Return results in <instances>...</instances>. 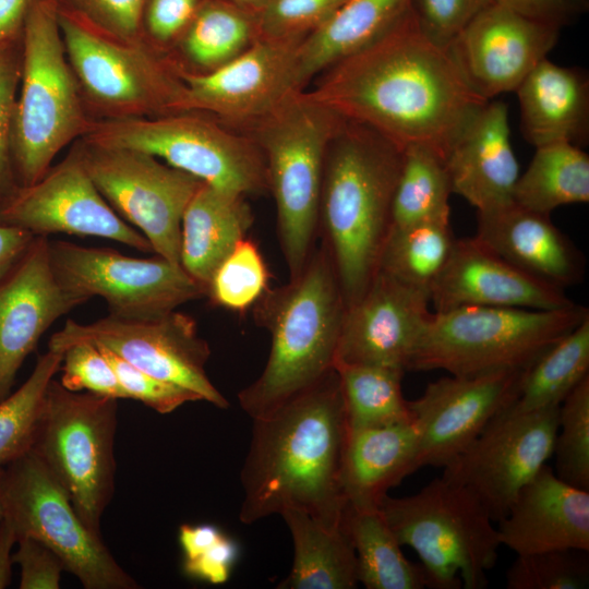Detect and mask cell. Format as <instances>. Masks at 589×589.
Wrapping results in <instances>:
<instances>
[{
    "label": "cell",
    "mask_w": 589,
    "mask_h": 589,
    "mask_svg": "<svg viewBox=\"0 0 589 589\" xmlns=\"http://www.w3.org/2000/svg\"><path fill=\"white\" fill-rule=\"evenodd\" d=\"M344 528L357 557L358 581L368 589H423L421 564L410 562L378 507L347 505Z\"/></svg>",
    "instance_id": "cell-32"
},
{
    "label": "cell",
    "mask_w": 589,
    "mask_h": 589,
    "mask_svg": "<svg viewBox=\"0 0 589 589\" xmlns=\"http://www.w3.org/2000/svg\"><path fill=\"white\" fill-rule=\"evenodd\" d=\"M13 563L21 568V589H58L61 574L65 570L61 558L44 543L32 539L17 540Z\"/></svg>",
    "instance_id": "cell-50"
},
{
    "label": "cell",
    "mask_w": 589,
    "mask_h": 589,
    "mask_svg": "<svg viewBox=\"0 0 589 589\" xmlns=\"http://www.w3.org/2000/svg\"><path fill=\"white\" fill-rule=\"evenodd\" d=\"M63 352L48 349L24 384L0 401V468L32 449L46 392L59 372Z\"/></svg>",
    "instance_id": "cell-39"
},
{
    "label": "cell",
    "mask_w": 589,
    "mask_h": 589,
    "mask_svg": "<svg viewBox=\"0 0 589 589\" xmlns=\"http://www.w3.org/2000/svg\"><path fill=\"white\" fill-rule=\"evenodd\" d=\"M13 39L0 43V206L17 189L13 184L11 156L15 92L21 69L12 48Z\"/></svg>",
    "instance_id": "cell-48"
},
{
    "label": "cell",
    "mask_w": 589,
    "mask_h": 589,
    "mask_svg": "<svg viewBox=\"0 0 589 589\" xmlns=\"http://www.w3.org/2000/svg\"><path fill=\"white\" fill-rule=\"evenodd\" d=\"M58 13L119 40L146 41L142 32L145 0H50Z\"/></svg>",
    "instance_id": "cell-44"
},
{
    "label": "cell",
    "mask_w": 589,
    "mask_h": 589,
    "mask_svg": "<svg viewBox=\"0 0 589 589\" xmlns=\"http://www.w3.org/2000/svg\"><path fill=\"white\" fill-rule=\"evenodd\" d=\"M17 543L14 529L0 517V589L9 586L11 580L12 548Z\"/></svg>",
    "instance_id": "cell-56"
},
{
    "label": "cell",
    "mask_w": 589,
    "mask_h": 589,
    "mask_svg": "<svg viewBox=\"0 0 589 589\" xmlns=\"http://www.w3.org/2000/svg\"><path fill=\"white\" fill-rule=\"evenodd\" d=\"M348 432L335 368L271 413L253 419L240 477V520L250 525L293 507L326 527H341Z\"/></svg>",
    "instance_id": "cell-2"
},
{
    "label": "cell",
    "mask_w": 589,
    "mask_h": 589,
    "mask_svg": "<svg viewBox=\"0 0 589 589\" xmlns=\"http://www.w3.org/2000/svg\"><path fill=\"white\" fill-rule=\"evenodd\" d=\"M293 542V563L283 589H352L359 584L356 552L341 527L329 528L304 510L286 508L279 514Z\"/></svg>",
    "instance_id": "cell-31"
},
{
    "label": "cell",
    "mask_w": 589,
    "mask_h": 589,
    "mask_svg": "<svg viewBox=\"0 0 589 589\" xmlns=\"http://www.w3.org/2000/svg\"><path fill=\"white\" fill-rule=\"evenodd\" d=\"M301 44L256 39L241 55L207 73L178 68L183 83L181 112L206 113L236 131L261 119L290 94L297 84Z\"/></svg>",
    "instance_id": "cell-18"
},
{
    "label": "cell",
    "mask_w": 589,
    "mask_h": 589,
    "mask_svg": "<svg viewBox=\"0 0 589 589\" xmlns=\"http://www.w3.org/2000/svg\"><path fill=\"white\" fill-rule=\"evenodd\" d=\"M223 532L214 525L183 524L179 528V541L184 558H191L212 546L221 537Z\"/></svg>",
    "instance_id": "cell-54"
},
{
    "label": "cell",
    "mask_w": 589,
    "mask_h": 589,
    "mask_svg": "<svg viewBox=\"0 0 589 589\" xmlns=\"http://www.w3.org/2000/svg\"><path fill=\"white\" fill-rule=\"evenodd\" d=\"M306 89L341 118L400 148L422 145L445 159L489 101L470 88L447 49L421 32L410 9L374 40L322 71Z\"/></svg>",
    "instance_id": "cell-1"
},
{
    "label": "cell",
    "mask_w": 589,
    "mask_h": 589,
    "mask_svg": "<svg viewBox=\"0 0 589 589\" xmlns=\"http://www.w3.org/2000/svg\"><path fill=\"white\" fill-rule=\"evenodd\" d=\"M252 224L245 196L203 183L182 216V268L207 290L217 267L245 238Z\"/></svg>",
    "instance_id": "cell-29"
},
{
    "label": "cell",
    "mask_w": 589,
    "mask_h": 589,
    "mask_svg": "<svg viewBox=\"0 0 589 589\" xmlns=\"http://www.w3.org/2000/svg\"><path fill=\"white\" fill-rule=\"evenodd\" d=\"M520 129L534 147L566 142L582 147L589 141V79L579 68L540 61L515 91Z\"/></svg>",
    "instance_id": "cell-27"
},
{
    "label": "cell",
    "mask_w": 589,
    "mask_h": 589,
    "mask_svg": "<svg viewBox=\"0 0 589 589\" xmlns=\"http://www.w3.org/2000/svg\"><path fill=\"white\" fill-rule=\"evenodd\" d=\"M118 399L72 392L51 380L33 450L95 534L115 491Z\"/></svg>",
    "instance_id": "cell-10"
},
{
    "label": "cell",
    "mask_w": 589,
    "mask_h": 589,
    "mask_svg": "<svg viewBox=\"0 0 589 589\" xmlns=\"http://www.w3.org/2000/svg\"><path fill=\"white\" fill-rule=\"evenodd\" d=\"M34 238L24 229L0 225V281L22 259Z\"/></svg>",
    "instance_id": "cell-53"
},
{
    "label": "cell",
    "mask_w": 589,
    "mask_h": 589,
    "mask_svg": "<svg viewBox=\"0 0 589 589\" xmlns=\"http://www.w3.org/2000/svg\"><path fill=\"white\" fill-rule=\"evenodd\" d=\"M2 468H0V472H1ZM0 517H1V510H0Z\"/></svg>",
    "instance_id": "cell-58"
},
{
    "label": "cell",
    "mask_w": 589,
    "mask_h": 589,
    "mask_svg": "<svg viewBox=\"0 0 589 589\" xmlns=\"http://www.w3.org/2000/svg\"><path fill=\"white\" fill-rule=\"evenodd\" d=\"M76 342L103 347L135 368L197 394L219 409L228 400L207 376L211 349L193 317L177 310L151 317L108 314L88 324L68 320L53 333L48 349L63 352Z\"/></svg>",
    "instance_id": "cell-14"
},
{
    "label": "cell",
    "mask_w": 589,
    "mask_h": 589,
    "mask_svg": "<svg viewBox=\"0 0 589 589\" xmlns=\"http://www.w3.org/2000/svg\"><path fill=\"white\" fill-rule=\"evenodd\" d=\"M455 242L449 218L393 226L378 271L430 292L448 262Z\"/></svg>",
    "instance_id": "cell-36"
},
{
    "label": "cell",
    "mask_w": 589,
    "mask_h": 589,
    "mask_svg": "<svg viewBox=\"0 0 589 589\" xmlns=\"http://www.w3.org/2000/svg\"><path fill=\"white\" fill-rule=\"evenodd\" d=\"M86 301L60 284L52 269L49 240L36 236L0 281V401L10 394L20 366L43 334Z\"/></svg>",
    "instance_id": "cell-22"
},
{
    "label": "cell",
    "mask_w": 589,
    "mask_h": 589,
    "mask_svg": "<svg viewBox=\"0 0 589 589\" xmlns=\"http://www.w3.org/2000/svg\"><path fill=\"white\" fill-rule=\"evenodd\" d=\"M256 39V17L221 0H205L173 47L182 57L171 60L184 71L207 73L241 55Z\"/></svg>",
    "instance_id": "cell-33"
},
{
    "label": "cell",
    "mask_w": 589,
    "mask_h": 589,
    "mask_svg": "<svg viewBox=\"0 0 589 589\" xmlns=\"http://www.w3.org/2000/svg\"><path fill=\"white\" fill-rule=\"evenodd\" d=\"M70 65L82 96L105 118L181 112L183 83L171 58L148 41L109 37L58 13Z\"/></svg>",
    "instance_id": "cell-12"
},
{
    "label": "cell",
    "mask_w": 589,
    "mask_h": 589,
    "mask_svg": "<svg viewBox=\"0 0 589 589\" xmlns=\"http://www.w3.org/2000/svg\"><path fill=\"white\" fill-rule=\"evenodd\" d=\"M417 453L412 421L349 430L341 469L347 505L378 507L392 488L417 470Z\"/></svg>",
    "instance_id": "cell-28"
},
{
    "label": "cell",
    "mask_w": 589,
    "mask_h": 589,
    "mask_svg": "<svg viewBox=\"0 0 589 589\" xmlns=\"http://www.w3.org/2000/svg\"><path fill=\"white\" fill-rule=\"evenodd\" d=\"M347 0H272L256 17L257 39L302 44Z\"/></svg>",
    "instance_id": "cell-43"
},
{
    "label": "cell",
    "mask_w": 589,
    "mask_h": 589,
    "mask_svg": "<svg viewBox=\"0 0 589 589\" xmlns=\"http://www.w3.org/2000/svg\"><path fill=\"white\" fill-rule=\"evenodd\" d=\"M480 241L529 275L564 289L584 279L585 257L553 224L550 215L514 201L477 213Z\"/></svg>",
    "instance_id": "cell-26"
},
{
    "label": "cell",
    "mask_w": 589,
    "mask_h": 589,
    "mask_svg": "<svg viewBox=\"0 0 589 589\" xmlns=\"http://www.w3.org/2000/svg\"><path fill=\"white\" fill-rule=\"evenodd\" d=\"M452 193L446 159L426 146H407L393 196V226L449 218Z\"/></svg>",
    "instance_id": "cell-38"
},
{
    "label": "cell",
    "mask_w": 589,
    "mask_h": 589,
    "mask_svg": "<svg viewBox=\"0 0 589 589\" xmlns=\"http://www.w3.org/2000/svg\"><path fill=\"white\" fill-rule=\"evenodd\" d=\"M269 272L257 245L242 239L217 267L207 287L213 303L243 313L268 289Z\"/></svg>",
    "instance_id": "cell-41"
},
{
    "label": "cell",
    "mask_w": 589,
    "mask_h": 589,
    "mask_svg": "<svg viewBox=\"0 0 589 589\" xmlns=\"http://www.w3.org/2000/svg\"><path fill=\"white\" fill-rule=\"evenodd\" d=\"M345 311L324 244L288 284L264 292L253 314L271 334V351L261 375L238 394L252 419L271 413L334 369Z\"/></svg>",
    "instance_id": "cell-4"
},
{
    "label": "cell",
    "mask_w": 589,
    "mask_h": 589,
    "mask_svg": "<svg viewBox=\"0 0 589 589\" xmlns=\"http://www.w3.org/2000/svg\"><path fill=\"white\" fill-rule=\"evenodd\" d=\"M49 254L64 288L85 300L103 298L113 315L157 316L207 296L206 288L181 265L160 256L137 259L68 241H49Z\"/></svg>",
    "instance_id": "cell-15"
},
{
    "label": "cell",
    "mask_w": 589,
    "mask_h": 589,
    "mask_svg": "<svg viewBox=\"0 0 589 589\" xmlns=\"http://www.w3.org/2000/svg\"><path fill=\"white\" fill-rule=\"evenodd\" d=\"M446 166L452 192L477 213L512 203L519 167L509 140L507 105L489 100L453 144Z\"/></svg>",
    "instance_id": "cell-25"
},
{
    "label": "cell",
    "mask_w": 589,
    "mask_h": 589,
    "mask_svg": "<svg viewBox=\"0 0 589 589\" xmlns=\"http://www.w3.org/2000/svg\"><path fill=\"white\" fill-rule=\"evenodd\" d=\"M0 510L17 540L32 538L47 545L85 589L140 588L33 450L2 467Z\"/></svg>",
    "instance_id": "cell-11"
},
{
    "label": "cell",
    "mask_w": 589,
    "mask_h": 589,
    "mask_svg": "<svg viewBox=\"0 0 589 589\" xmlns=\"http://www.w3.org/2000/svg\"><path fill=\"white\" fill-rule=\"evenodd\" d=\"M404 149L373 129L344 119L324 161L318 229L346 308L378 271L393 227L392 204Z\"/></svg>",
    "instance_id": "cell-3"
},
{
    "label": "cell",
    "mask_w": 589,
    "mask_h": 589,
    "mask_svg": "<svg viewBox=\"0 0 589 589\" xmlns=\"http://www.w3.org/2000/svg\"><path fill=\"white\" fill-rule=\"evenodd\" d=\"M555 474L589 491V376L562 401L554 440Z\"/></svg>",
    "instance_id": "cell-40"
},
{
    "label": "cell",
    "mask_w": 589,
    "mask_h": 589,
    "mask_svg": "<svg viewBox=\"0 0 589 589\" xmlns=\"http://www.w3.org/2000/svg\"><path fill=\"white\" fill-rule=\"evenodd\" d=\"M342 121L304 89L290 94L274 110L239 131L264 157L290 278L302 271L314 250L325 155Z\"/></svg>",
    "instance_id": "cell-5"
},
{
    "label": "cell",
    "mask_w": 589,
    "mask_h": 589,
    "mask_svg": "<svg viewBox=\"0 0 589 589\" xmlns=\"http://www.w3.org/2000/svg\"><path fill=\"white\" fill-rule=\"evenodd\" d=\"M410 9V0H347L299 47L297 84L302 91L326 68L364 47Z\"/></svg>",
    "instance_id": "cell-30"
},
{
    "label": "cell",
    "mask_w": 589,
    "mask_h": 589,
    "mask_svg": "<svg viewBox=\"0 0 589 589\" xmlns=\"http://www.w3.org/2000/svg\"><path fill=\"white\" fill-rule=\"evenodd\" d=\"M349 430L412 421L401 369L336 364Z\"/></svg>",
    "instance_id": "cell-37"
},
{
    "label": "cell",
    "mask_w": 589,
    "mask_h": 589,
    "mask_svg": "<svg viewBox=\"0 0 589 589\" xmlns=\"http://www.w3.org/2000/svg\"><path fill=\"white\" fill-rule=\"evenodd\" d=\"M83 141L148 154L211 187L243 196L268 191L256 144L203 112L103 118L91 121Z\"/></svg>",
    "instance_id": "cell-9"
},
{
    "label": "cell",
    "mask_w": 589,
    "mask_h": 589,
    "mask_svg": "<svg viewBox=\"0 0 589 589\" xmlns=\"http://www.w3.org/2000/svg\"><path fill=\"white\" fill-rule=\"evenodd\" d=\"M522 370L443 376L408 400L418 434L417 470L444 468L460 454L513 402Z\"/></svg>",
    "instance_id": "cell-19"
},
{
    "label": "cell",
    "mask_w": 589,
    "mask_h": 589,
    "mask_svg": "<svg viewBox=\"0 0 589 589\" xmlns=\"http://www.w3.org/2000/svg\"><path fill=\"white\" fill-rule=\"evenodd\" d=\"M588 315L577 303L557 310L468 305L434 311L407 371L472 376L522 370Z\"/></svg>",
    "instance_id": "cell-6"
},
{
    "label": "cell",
    "mask_w": 589,
    "mask_h": 589,
    "mask_svg": "<svg viewBox=\"0 0 589 589\" xmlns=\"http://www.w3.org/2000/svg\"><path fill=\"white\" fill-rule=\"evenodd\" d=\"M430 292L377 271L363 294L346 308L335 364L408 370L430 315Z\"/></svg>",
    "instance_id": "cell-21"
},
{
    "label": "cell",
    "mask_w": 589,
    "mask_h": 589,
    "mask_svg": "<svg viewBox=\"0 0 589 589\" xmlns=\"http://www.w3.org/2000/svg\"><path fill=\"white\" fill-rule=\"evenodd\" d=\"M76 149L115 212L140 229L158 256L181 265L182 216L204 182L137 151L86 141Z\"/></svg>",
    "instance_id": "cell-13"
},
{
    "label": "cell",
    "mask_w": 589,
    "mask_h": 589,
    "mask_svg": "<svg viewBox=\"0 0 589 589\" xmlns=\"http://www.w3.org/2000/svg\"><path fill=\"white\" fill-rule=\"evenodd\" d=\"M0 225L24 229L35 237L92 236L153 251L144 235L121 219L98 191L76 147L38 181L16 189L0 206Z\"/></svg>",
    "instance_id": "cell-17"
},
{
    "label": "cell",
    "mask_w": 589,
    "mask_h": 589,
    "mask_svg": "<svg viewBox=\"0 0 589 589\" xmlns=\"http://www.w3.org/2000/svg\"><path fill=\"white\" fill-rule=\"evenodd\" d=\"M237 554V544L223 534L212 546L194 557L184 558L183 570L191 578L221 585L228 580Z\"/></svg>",
    "instance_id": "cell-51"
},
{
    "label": "cell",
    "mask_w": 589,
    "mask_h": 589,
    "mask_svg": "<svg viewBox=\"0 0 589 589\" xmlns=\"http://www.w3.org/2000/svg\"><path fill=\"white\" fill-rule=\"evenodd\" d=\"M205 0H145L143 36L152 46L169 55Z\"/></svg>",
    "instance_id": "cell-49"
},
{
    "label": "cell",
    "mask_w": 589,
    "mask_h": 589,
    "mask_svg": "<svg viewBox=\"0 0 589 589\" xmlns=\"http://www.w3.org/2000/svg\"><path fill=\"white\" fill-rule=\"evenodd\" d=\"M558 409L519 412L507 407L444 467L442 477L469 491L498 522L553 456Z\"/></svg>",
    "instance_id": "cell-16"
},
{
    "label": "cell",
    "mask_w": 589,
    "mask_h": 589,
    "mask_svg": "<svg viewBox=\"0 0 589 589\" xmlns=\"http://www.w3.org/2000/svg\"><path fill=\"white\" fill-rule=\"evenodd\" d=\"M494 0H410V10L421 32L446 48L466 25Z\"/></svg>",
    "instance_id": "cell-47"
},
{
    "label": "cell",
    "mask_w": 589,
    "mask_h": 589,
    "mask_svg": "<svg viewBox=\"0 0 589 589\" xmlns=\"http://www.w3.org/2000/svg\"><path fill=\"white\" fill-rule=\"evenodd\" d=\"M589 376V315L525 368L513 402L525 412L558 407Z\"/></svg>",
    "instance_id": "cell-35"
},
{
    "label": "cell",
    "mask_w": 589,
    "mask_h": 589,
    "mask_svg": "<svg viewBox=\"0 0 589 589\" xmlns=\"http://www.w3.org/2000/svg\"><path fill=\"white\" fill-rule=\"evenodd\" d=\"M22 39V86L14 111L12 156L21 187H25L47 172L65 145L85 135L91 120L50 0L34 1Z\"/></svg>",
    "instance_id": "cell-8"
},
{
    "label": "cell",
    "mask_w": 589,
    "mask_h": 589,
    "mask_svg": "<svg viewBox=\"0 0 589 589\" xmlns=\"http://www.w3.org/2000/svg\"><path fill=\"white\" fill-rule=\"evenodd\" d=\"M588 585L589 560L581 550L517 555L505 574L507 589H584Z\"/></svg>",
    "instance_id": "cell-42"
},
{
    "label": "cell",
    "mask_w": 589,
    "mask_h": 589,
    "mask_svg": "<svg viewBox=\"0 0 589 589\" xmlns=\"http://www.w3.org/2000/svg\"><path fill=\"white\" fill-rule=\"evenodd\" d=\"M560 31L494 1L446 49L470 88L491 100L516 91L556 45Z\"/></svg>",
    "instance_id": "cell-20"
},
{
    "label": "cell",
    "mask_w": 589,
    "mask_h": 589,
    "mask_svg": "<svg viewBox=\"0 0 589 589\" xmlns=\"http://www.w3.org/2000/svg\"><path fill=\"white\" fill-rule=\"evenodd\" d=\"M527 17L563 27L589 9V0H494Z\"/></svg>",
    "instance_id": "cell-52"
},
{
    "label": "cell",
    "mask_w": 589,
    "mask_h": 589,
    "mask_svg": "<svg viewBox=\"0 0 589 589\" xmlns=\"http://www.w3.org/2000/svg\"><path fill=\"white\" fill-rule=\"evenodd\" d=\"M513 201L548 215L563 205L588 203V154L566 142L536 147L528 168L517 179Z\"/></svg>",
    "instance_id": "cell-34"
},
{
    "label": "cell",
    "mask_w": 589,
    "mask_h": 589,
    "mask_svg": "<svg viewBox=\"0 0 589 589\" xmlns=\"http://www.w3.org/2000/svg\"><path fill=\"white\" fill-rule=\"evenodd\" d=\"M254 17H257L272 0H221Z\"/></svg>",
    "instance_id": "cell-57"
},
{
    "label": "cell",
    "mask_w": 589,
    "mask_h": 589,
    "mask_svg": "<svg viewBox=\"0 0 589 589\" xmlns=\"http://www.w3.org/2000/svg\"><path fill=\"white\" fill-rule=\"evenodd\" d=\"M378 508L398 542L418 554L428 588L488 586L502 546L498 531L465 488L440 477L416 494L385 495Z\"/></svg>",
    "instance_id": "cell-7"
},
{
    "label": "cell",
    "mask_w": 589,
    "mask_h": 589,
    "mask_svg": "<svg viewBox=\"0 0 589 589\" xmlns=\"http://www.w3.org/2000/svg\"><path fill=\"white\" fill-rule=\"evenodd\" d=\"M59 371V382L69 390H85L118 400L128 398L111 364L93 344L76 342L65 348Z\"/></svg>",
    "instance_id": "cell-45"
},
{
    "label": "cell",
    "mask_w": 589,
    "mask_h": 589,
    "mask_svg": "<svg viewBox=\"0 0 589 589\" xmlns=\"http://www.w3.org/2000/svg\"><path fill=\"white\" fill-rule=\"evenodd\" d=\"M35 0H0V43L13 39L22 33L31 7Z\"/></svg>",
    "instance_id": "cell-55"
},
{
    "label": "cell",
    "mask_w": 589,
    "mask_h": 589,
    "mask_svg": "<svg viewBox=\"0 0 589 589\" xmlns=\"http://www.w3.org/2000/svg\"><path fill=\"white\" fill-rule=\"evenodd\" d=\"M98 348L115 370L128 398L136 399L161 414L170 413L185 402L202 400L194 392L157 378L124 361L110 350Z\"/></svg>",
    "instance_id": "cell-46"
},
{
    "label": "cell",
    "mask_w": 589,
    "mask_h": 589,
    "mask_svg": "<svg viewBox=\"0 0 589 589\" xmlns=\"http://www.w3.org/2000/svg\"><path fill=\"white\" fill-rule=\"evenodd\" d=\"M430 303L434 311L468 305L557 310L575 304L564 289L516 267L476 236L456 239L431 287Z\"/></svg>",
    "instance_id": "cell-23"
},
{
    "label": "cell",
    "mask_w": 589,
    "mask_h": 589,
    "mask_svg": "<svg viewBox=\"0 0 589 589\" xmlns=\"http://www.w3.org/2000/svg\"><path fill=\"white\" fill-rule=\"evenodd\" d=\"M501 545L517 555L589 551V491L561 480L546 464L526 483L500 521Z\"/></svg>",
    "instance_id": "cell-24"
}]
</instances>
